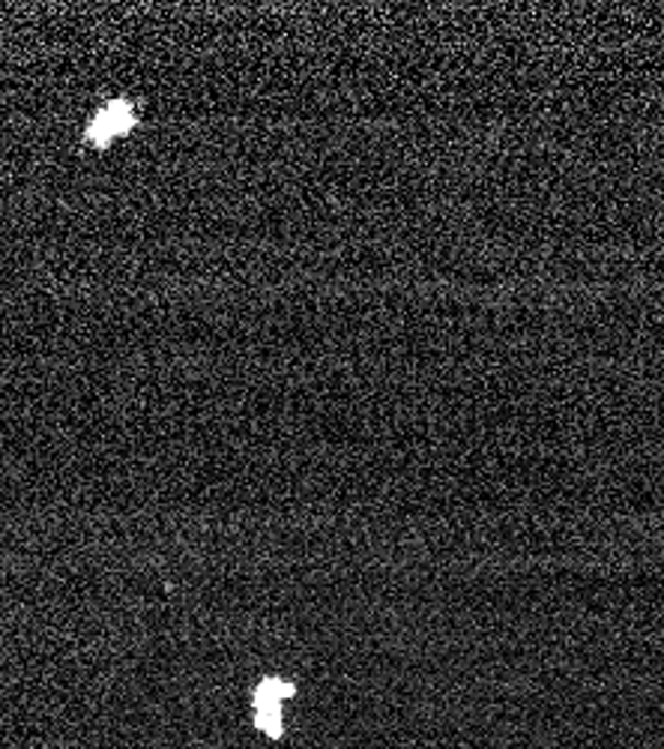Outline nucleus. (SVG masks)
<instances>
[{"instance_id": "nucleus-1", "label": "nucleus", "mask_w": 664, "mask_h": 749, "mask_svg": "<svg viewBox=\"0 0 664 749\" xmlns=\"http://www.w3.org/2000/svg\"><path fill=\"white\" fill-rule=\"evenodd\" d=\"M135 126V109L130 102H109L105 109L99 111L97 118L90 121L88 126V142H93L97 147H109L114 138H123Z\"/></svg>"}, {"instance_id": "nucleus-2", "label": "nucleus", "mask_w": 664, "mask_h": 749, "mask_svg": "<svg viewBox=\"0 0 664 749\" xmlns=\"http://www.w3.org/2000/svg\"><path fill=\"white\" fill-rule=\"evenodd\" d=\"M284 695H291V686H284L279 681H267L261 686V693H258V723L270 735H279V728H282Z\"/></svg>"}]
</instances>
